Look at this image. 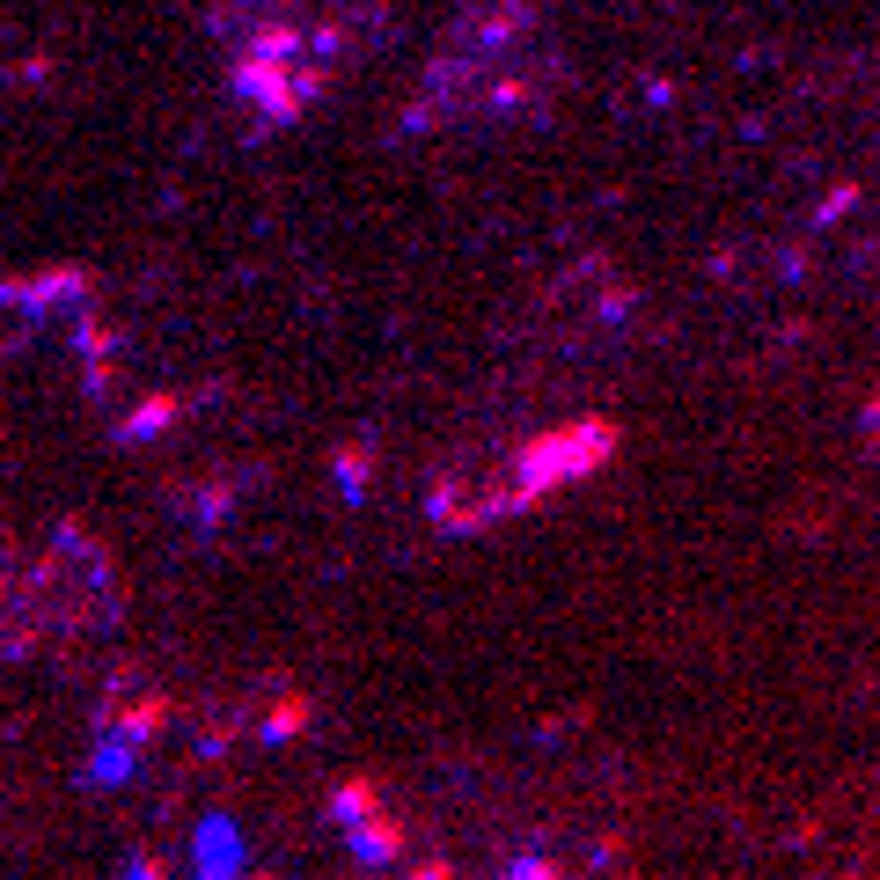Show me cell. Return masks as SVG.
I'll use <instances>...</instances> for the list:
<instances>
[{
	"mask_svg": "<svg viewBox=\"0 0 880 880\" xmlns=\"http://www.w3.org/2000/svg\"><path fill=\"white\" fill-rule=\"evenodd\" d=\"M873 448H880V404H873Z\"/></svg>",
	"mask_w": 880,
	"mask_h": 880,
	"instance_id": "6da1fadb",
	"label": "cell"
}]
</instances>
